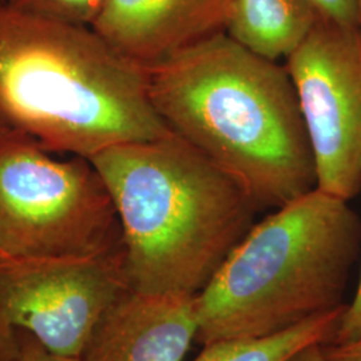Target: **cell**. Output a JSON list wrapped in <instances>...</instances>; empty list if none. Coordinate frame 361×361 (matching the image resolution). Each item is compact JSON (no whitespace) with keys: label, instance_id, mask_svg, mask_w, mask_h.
Segmentation results:
<instances>
[{"label":"cell","instance_id":"obj_21","mask_svg":"<svg viewBox=\"0 0 361 361\" xmlns=\"http://www.w3.org/2000/svg\"><path fill=\"white\" fill-rule=\"evenodd\" d=\"M0 257H3V256H1V255H0Z\"/></svg>","mask_w":361,"mask_h":361},{"label":"cell","instance_id":"obj_5","mask_svg":"<svg viewBox=\"0 0 361 361\" xmlns=\"http://www.w3.org/2000/svg\"><path fill=\"white\" fill-rule=\"evenodd\" d=\"M121 247L113 197L90 158H61L0 125V255L90 257Z\"/></svg>","mask_w":361,"mask_h":361},{"label":"cell","instance_id":"obj_15","mask_svg":"<svg viewBox=\"0 0 361 361\" xmlns=\"http://www.w3.org/2000/svg\"><path fill=\"white\" fill-rule=\"evenodd\" d=\"M361 337V271L359 286L352 302L345 305L331 343H345ZM329 344V343H328Z\"/></svg>","mask_w":361,"mask_h":361},{"label":"cell","instance_id":"obj_12","mask_svg":"<svg viewBox=\"0 0 361 361\" xmlns=\"http://www.w3.org/2000/svg\"><path fill=\"white\" fill-rule=\"evenodd\" d=\"M23 13L78 26L92 27L106 0H4Z\"/></svg>","mask_w":361,"mask_h":361},{"label":"cell","instance_id":"obj_2","mask_svg":"<svg viewBox=\"0 0 361 361\" xmlns=\"http://www.w3.org/2000/svg\"><path fill=\"white\" fill-rule=\"evenodd\" d=\"M0 125L47 152L92 158L171 133L150 101L145 67L91 27L0 3Z\"/></svg>","mask_w":361,"mask_h":361},{"label":"cell","instance_id":"obj_7","mask_svg":"<svg viewBox=\"0 0 361 361\" xmlns=\"http://www.w3.org/2000/svg\"><path fill=\"white\" fill-rule=\"evenodd\" d=\"M314 158L317 189L361 190V26L320 19L285 61Z\"/></svg>","mask_w":361,"mask_h":361},{"label":"cell","instance_id":"obj_16","mask_svg":"<svg viewBox=\"0 0 361 361\" xmlns=\"http://www.w3.org/2000/svg\"><path fill=\"white\" fill-rule=\"evenodd\" d=\"M322 349L326 361H361V337L345 343L323 344Z\"/></svg>","mask_w":361,"mask_h":361},{"label":"cell","instance_id":"obj_19","mask_svg":"<svg viewBox=\"0 0 361 361\" xmlns=\"http://www.w3.org/2000/svg\"><path fill=\"white\" fill-rule=\"evenodd\" d=\"M357 3H359V8H360V15H361V0H357Z\"/></svg>","mask_w":361,"mask_h":361},{"label":"cell","instance_id":"obj_4","mask_svg":"<svg viewBox=\"0 0 361 361\" xmlns=\"http://www.w3.org/2000/svg\"><path fill=\"white\" fill-rule=\"evenodd\" d=\"M360 244V217L347 200L316 188L276 209L195 296V341L277 335L345 305Z\"/></svg>","mask_w":361,"mask_h":361},{"label":"cell","instance_id":"obj_17","mask_svg":"<svg viewBox=\"0 0 361 361\" xmlns=\"http://www.w3.org/2000/svg\"><path fill=\"white\" fill-rule=\"evenodd\" d=\"M323 344H312L305 348L300 349L285 361H326L324 357Z\"/></svg>","mask_w":361,"mask_h":361},{"label":"cell","instance_id":"obj_8","mask_svg":"<svg viewBox=\"0 0 361 361\" xmlns=\"http://www.w3.org/2000/svg\"><path fill=\"white\" fill-rule=\"evenodd\" d=\"M195 296L141 293L118 297L95 326L83 361H183L197 338Z\"/></svg>","mask_w":361,"mask_h":361},{"label":"cell","instance_id":"obj_14","mask_svg":"<svg viewBox=\"0 0 361 361\" xmlns=\"http://www.w3.org/2000/svg\"><path fill=\"white\" fill-rule=\"evenodd\" d=\"M18 350L13 361H83L79 356L52 352L27 332H18Z\"/></svg>","mask_w":361,"mask_h":361},{"label":"cell","instance_id":"obj_20","mask_svg":"<svg viewBox=\"0 0 361 361\" xmlns=\"http://www.w3.org/2000/svg\"><path fill=\"white\" fill-rule=\"evenodd\" d=\"M3 1H4V0H0V3H3Z\"/></svg>","mask_w":361,"mask_h":361},{"label":"cell","instance_id":"obj_11","mask_svg":"<svg viewBox=\"0 0 361 361\" xmlns=\"http://www.w3.org/2000/svg\"><path fill=\"white\" fill-rule=\"evenodd\" d=\"M345 305L316 316L277 335L212 343L205 345L193 361L288 360L300 349L308 345L331 343Z\"/></svg>","mask_w":361,"mask_h":361},{"label":"cell","instance_id":"obj_18","mask_svg":"<svg viewBox=\"0 0 361 361\" xmlns=\"http://www.w3.org/2000/svg\"><path fill=\"white\" fill-rule=\"evenodd\" d=\"M18 341L16 340H8L6 337L0 336V361H13L16 350H18Z\"/></svg>","mask_w":361,"mask_h":361},{"label":"cell","instance_id":"obj_9","mask_svg":"<svg viewBox=\"0 0 361 361\" xmlns=\"http://www.w3.org/2000/svg\"><path fill=\"white\" fill-rule=\"evenodd\" d=\"M229 0H106L92 30L138 65L224 31Z\"/></svg>","mask_w":361,"mask_h":361},{"label":"cell","instance_id":"obj_10","mask_svg":"<svg viewBox=\"0 0 361 361\" xmlns=\"http://www.w3.org/2000/svg\"><path fill=\"white\" fill-rule=\"evenodd\" d=\"M319 20L310 0H229L224 32L247 51L285 62Z\"/></svg>","mask_w":361,"mask_h":361},{"label":"cell","instance_id":"obj_6","mask_svg":"<svg viewBox=\"0 0 361 361\" xmlns=\"http://www.w3.org/2000/svg\"><path fill=\"white\" fill-rule=\"evenodd\" d=\"M123 246L90 257H0V336H34L82 357L95 326L129 290Z\"/></svg>","mask_w":361,"mask_h":361},{"label":"cell","instance_id":"obj_1","mask_svg":"<svg viewBox=\"0 0 361 361\" xmlns=\"http://www.w3.org/2000/svg\"><path fill=\"white\" fill-rule=\"evenodd\" d=\"M145 70L150 101L168 129L232 177L258 210L280 209L317 188L285 65L221 31Z\"/></svg>","mask_w":361,"mask_h":361},{"label":"cell","instance_id":"obj_3","mask_svg":"<svg viewBox=\"0 0 361 361\" xmlns=\"http://www.w3.org/2000/svg\"><path fill=\"white\" fill-rule=\"evenodd\" d=\"M90 159L113 197L135 292L197 296L256 224L249 194L173 133Z\"/></svg>","mask_w":361,"mask_h":361},{"label":"cell","instance_id":"obj_13","mask_svg":"<svg viewBox=\"0 0 361 361\" xmlns=\"http://www.w3.org/2000/svg\"><path fill=\"white\" fill-rule=\"evenodd\" d=\"M320 19L344 26H361L357 0H310Z\"/></svg>","mask_w":361,"mask_h":361}]
</instances>
